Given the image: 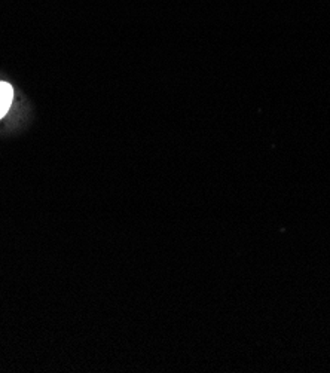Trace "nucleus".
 Masks as SVG:
<instances>
[{
    "label": "nucleus",
    "instance_id": "nucleus-1",
    "mask_svg": "<svg viewBox=\"0 0 330 373\" xmlns=\"http://www.w3.org/2000/svg\"><path fill=\"white\" fill-rule=\"evenodd\" d=\"M13 97V90L9 83L0 82V119L8 113Z\"/></svg>",
    "mask_w": 330,
    "mask_h": 373
}]
</instances>
